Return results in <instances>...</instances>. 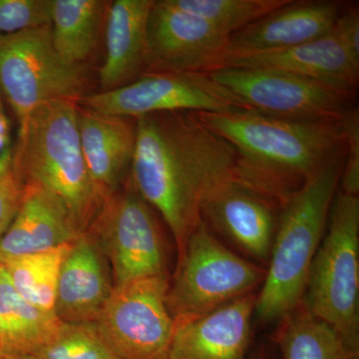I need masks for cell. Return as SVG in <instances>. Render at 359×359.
<instances>
[{"mask_svg": "<svg viewBox=\"0 0 359 359\" xmlns=\"http://www.w3.org/2000/svg\"><path fill=\"white\" fill-rule=\"evenodd\" d=\"M23 185L14 168L13 150L0 153V238L13 223L22 200Z\"/></svg>", "mask_w": 359, "mask_h": 359, "instance_id": "83f0119b", "label": "cell"}, {"mask_svg": "<svg viewBox=\"0 0 359 359\" xmlns=\"http://www.w3.org/2000/svg\"><path fill=\"white\" fill-rule=\"evenodd\" d=\"M62 321L33 306L13 289L0 264V346L7 359H23L50 341Z\"/></svg>", "mask_w": 359, "mask_h": 359, "instance_id": "44dd1931", "label": "cell"}, {"mask_svg": "<svg viewBox=\"0 0 359 359\" xmlns=\"http://www.w3.org/2000/svg\"><path fill=\"white\" fill-rule=\"evenodd\" d=\"M77 107L68 100L37 106L20 126L13 158L22 185L36 184L55 196L84 233L105 201L85 163Z\"/></svg>", "mask_w": 359, "mask_h": 359, "instance_id": "3957f363", "label": "cell"}, {"mask_svg": "<svg viewBox=\"0 0 359 359\" xmlns=\"http://www.w3.org/2000/svg\"><path fill=\"white\" fill-rule=\"evenodd\" d=\"M250 359H268L266 358V353H264V351L263 349H257V351L256 353L254 354V355L252 356V358H250Z\"/></svg>", "mask_w": 359, "mask_h": 359, "instance_id": "1f68e13d", "label": "cell"}, {"mask_svg": "<svg viewBox=\"0 0 359 359\" xmlns=\"http://www.w3.org/2000/svg\"><path fill=\"white\" fill-rule=\"evenodd\" d=\"M278 321L273 339L283 359H347L339 335L302 302Z\"/></svg>", "mask_w": 359, "mask_h": 359, "instance_id": "603a6c76", "label": "cell"}, {"mask_svg": "<svg viewBox=\"0 0 359 359\" xmlns=\"http://www.w3.org/2000/svg\"><path fill=\"white\" fill-rule=\"evenodd\" d=\"M195 113L235 149V181L280 209L346 146L340 121H292L250 110Z\"/></svg>", "mask_w": 359, "mask_h": 359, "instance_id": "7a4b0ae2", "label": "cell"}, {"mask_svg": "<svg viewBox=\"0 0 359 359\" xmlns=\"http://www.w3.org/2000/svg\"><path fill=\"white\" fill-rule=\"evenodd\" d=\"M103 114L138 118L166 112L231 113L248 110L210 74L144 73L126 86L86 94L78 102Z\"/></svg>", "mask_w": 359, "mask_h": 359, "instance_id": "8fae6325", "label": "cell"}, {"mask_svg": "<svg viewBox=\"0 0 359 359\" xmlns=\"http://www.w3.org/2000/svg\"><path fill=\"white\" fill-rule=\"evenodd\" d=\"M224 67L282 71L337 87L353 95L358 86L359 62L332 32L290 48L231 57Z\"/></svg>", "mask_w": 359, "mask_h": 359, "instance_id": "ac0fdd59", "label": "cell"}, {"mask_svg": "<svg viewBox=\"0 0 359 359\" xmlns=\"http://www.w3.org/2000/svg\"><path fill=\"white\" fill-rule=\"evenodd\" d=\"M71 245L11 257L0 264L22 299L44 311H54L59 273Z\"/></svg>", "mask_w": 359, "mask_h": 359, "instance_id": "cb8c5ba5", "label": "cell"}, {"mask_svg": "<svg viewBox=\"0 0 359 359\" xmlns=\"http://www.w3.org/2000/svg\"><path fill=\"white\" fill-rule=\"evenodd\" d=\"M85 88L82 67L66 62L54 48L51 25L0 34V89L20 126L40 104L79 102Z\"/></svg>", "mask_w": 359, "mask_h": 359, "instance_id": "52a82bcc", "label": "cell"}, {"mask_svg": "<svg viewBox=\"0 0 359 359\" xmlns=\"http://www.w3.org/2000/svg\"><path fill=\"white\" fill-rule=\"evenodd\" d=\"M113 290L107 259L82 233L71 245L61 266L54 313L63 323H95Z\"/></svg>", "mask_w": 359, "mask_h": 359, "instance_id": "e0dca14e", "label": "cell"}, {"mask_svg": "<svg viewBox=\"0 0 359 359\" xmlns=\"http://www.w3.org/2000/svg\"><path fill=\"white\" fill-rule=\"evenodd\" d=\"M229 39L207 21L176 8L169 0H154L148 18L144 73L211 74L226 65Z\"/></svg>", "mask_w": 359, "mask_h": 359, "instance_id": "7c38bea8", "label": "cell"}, {"mask_svg": "<svg viewBox=\"0 0 359 359\" xmlns=\"http://www.w3.org/2000/svg\"><path fill=\"white\" fill-rule=\"evenodd\" d=\"M109 6L102 0H53L52 42L63 60L80 67L88 60Z\"/></svg>", "mask_w": 359, "mask_h": 359, "instance_id": "7402d4cb", "label": "cell"}, {"mask_svg": "<svg viewBox=\"0 0 359 359\" xmlns=\"http://www.w3.org/2000/svg\"><path fill=\"white\" fill-rule=\"evenodd\" d=\"M0 359H6L4 353H2L1 346H0Z\"/></svg>", "mask_w": 359, "mask_h": 359, "instance_id": "d6a6232c", "label": "cell"}, {"mask_svg": "<svg viewBox=\"0 0 359 359\" xmlns=\"http://www.w3.org/2000/svg\"><path fill=\"white\" fill-rule=\"evenodd\" d=\"M344 158L346 146L280 209L266 278L257 294L255 313L259 320H278L304 299L339 190Z\"/></svg>", "mask_w": 359, "mask_h": 359, "instance_id": "277c9868", "label": "cell"}, {"mask_svg": "<svg viewBox=\"0 0 359 359\" xmlns=\"http://www.w3.org/2000/svg\"><path fill=\"white\" fill-rule=\"evenodd\" d=\"M302 302L359 359V197L335 194Z\"/></svg>", "mask_w": 359, "mask_h": 359, "instance_id": "5b68a950", "label": "cell"}, {"mask_svg": "<svg viewBox=\"0 0 359 359\" xmlns=\"http://www.w3.org/2000/svg\"><path fill=\"white\" fill-rule=\"evenodd\" d=\"M154 209L137 192L130 176L105 200L85 231L109 264L114 287L167 275V252Z\"/></svg>", "mask_w": 359, "mask_h": 359, "instance_id": "ba28073f", "label": "cell"}, {"mask_svg": "<svg viewBox=\"0 0 359 359\" xmlns=\"http://www.w3.org/2000/svg\"><path fill=\"white\" fill-rule=\"evenodd\" d=\"M280 212L273 202L233 180L205 201L201 217L217 237L266 268Z\"/></svg>", "mask_w": 359, "mask_h": 359, "instance_id": "4fadbf2b", "label": "cell"}, {"mask_svg": "<svg viewBox=\"0 0 359 359\" xmlns=\"http://www.w3.org/2000/svg\"><path fill=\"white\" fill-rule=\"evenodd\" d=\"M6 359H7V358H6Z\"/></svg>", "mask_w": 359, "mask_h": 359, "instance_id": "836d02e7", "label": "cell"}, {"mask_svg": "<svg viewBox=\"0 0 359 359\" xmlns=\"http://www.w3.org/2000/svg\"><path fill=\"white\" fill-rule=\"evenodd\" d=\"M210 75L248 110L292 121L339 122L355 96L282 71L224 67Z\"/></svg>", "mask_w": 359, "mask_h": 359, "instance_id": "30bf717a", "label": "cell"}, {"mask_svg": "<svg viewBox=\"0 0 359 359\" xmlns=\"http://www.w3.org/2000/svg\"><path fill=\"white\" fill-rule=\"evenodd\" d=\"M77 114L85 163L105 201L122 188L131 173L137 119L103 114L79 104Z\"/></svg>", "mask_w": 359, "mask_h": 359, "instance_id": "2e32d148", "label": "cell"}, {"mask_svg": "<svg viewBox=\"0 0 359 359\" xmlns=\"http://www.w3.org/2000/svg\"><path fill=\"white\" fill-rule=\"evenodd\" d=\"M266 275V268L226 247L202 221L178 256L167 308L175 323L196 320L255 294Z\"/></svg>", "mask_w": 359, "mask_h": 359, "instance_id": "8992f818", "label": "cell"}, {"mask_svg": "<svg viewBox=\"0 0 359 359\" xmlns=\"http://www.w3.org/2000/svg\"><path fill=\"white\" fill-rule=\"evenodd\" d=\"M23 359H118L99 334L95 323H63L55 337Z\"/></svg>", "mask_w": 359, "mask_h": 359, "instance_id": "484cf974", "label": "cell"}, {"mask_svg": "<svg viewBox=\"0 0 359 359\" xmlns=\"http://www.w3.org/2000/svg\"><path fill=\"white\" fill-rule=\"evenodd\" d=\"M154 0H116L106 18V57L101 92L126 86L145 69L147 23Z\"/></svg>", "mask_w": 359, "mask_h": 359, "instance_id": "ffe728a7", "label": "cell"}, {"mask_svg": "<svg viewBox=\"0 0 359 359\" xmlns=\"http://www.w3.org/2000/svg\"><path fill=\"white\" fill-rule=\"evenodd\" d=\"M290 0H169L184 13L193 14L231 36L287 4Z\"/></svg>", "mask_w": 359, "mask_h": 359, "instance_id": "d4e9b609", "label": "cell"}, {"mask_svg": "<svg viewBox=\"0 0 359 359\" xmlns=\"http://www.w3.org/2000/svg\"><path fill=\"white\" fill-rule=\"evenodd\" d=\"M9 132L11 128H9L8 119L2 105L1 89H0V153L8 148L7 144L9 141Z\"/></svg>", "mask_w": 359, "mask_h": 359, "instance_id": "4dcf8cb0", "label": "cell"}, {"mask_svg": "<svg viewBox=\"0 0 359 359\" xmlns=\"http://www.w3.org/2000/svg\"><path fill=\"white\" fill-rule=\"evenodd\" d=\"M256 301L257 294H250L202 318L175 323L169 359H250Z\"/></svg>", "mask_w": 359, "mask_h": 359, "instance_id": "9a60e30c", "label": "cell"}, {"mask_svg": "<svg viewBox=\"0 0 359 359\" xmlns=\"http://www.w3.org/2000/svg\"><path fill=\"white\" fill-rule=\"evenodd\" d=\"M346 140V158L339 190L346 195H359V112L353 107L340 120Z\"/></svg>", "mask_w": 359, "mask_h": 359, "instance_id": "f1b7e54d", "label": "cell"}, {"mask_svg": "<svg viewBox=\"0 0 359 359\" xmlns=\"http://www.w3.org/2000/svg\"><path fill=\"white\" fill-rule=\"evenodd\" d=\"M81 235L55 196L36 184H25L20 210L0 238V264L72 244Z\"/></svg>", "mask_w": 359, "mask_h": 359, "instance_id": "d6986e66", "label": "cell"}, {"mask_svg": "<svg viewBox=\"0 0 359 359\" xmlns=\"http://www.w3.org/2000/svg\"><path fill=\"white\" fill-rule=\"evenodd\" d=\"M237 154L195 112L138 118L130 179L167 224L178 256L202 222L205 201L235 180Z\"/></svg>", "mask_w": 359, "mask_h": 359, "instance_id": "6da1fadb", "label": "cell"}, {"mask_svg": "<svg viewBox=\"0 0 359 359\" xmlns=\"http://www.w3.org/2000/svg\"><path fill=\"white\" fill-rule=\"evenodd\" d=\"M53 0H0V34L51 25Z\"/></svg>", "mask_w": 359, "mask_h": 359, "instance_id": "4316f807", "label": "cell"}, {"mask_svg": "<svg viewBox=\"0 0 359 359\" xmlns=\"http://www.w3.org/2000/svg\"><path fill=\"white\" fill-rule=\"evenodd\" d=\"M332 32L359 62V13L355 6L344 7Z\"/></svg>", "mask_w": 359, "mask_h": 359, "instance_id": "f546056e", "label": "cell"}, {"mask_svg": "<svg viewBox=\"0 0 359 359\" xmlns=\"http://www.w3.org/2000/svg\"><path fill=\"white\" fill-rule=\"evenodd\" d=\"M346 6L325 0H290L285 6L231 34L228 60L236 56L282 50L320 39L332 32Z\"/></svg>", "mask_w": 359, "mask_h": 359, "instance_id": "5bb4252c", "label": "cell"}, {"mask_svg": "<svg viewBox=\"0 0 359 359\" xmlns=\"http://www.w3.org/2000/svg\"><path fill=\"white\" fill-rule=\"evenodd\" d=\"M167 275L114 287L95 321L118 359H169L175 321L167 308Z\"/></svg>", "mask_w": 359, "mask_h": 359, "instance_id": "9c48e42d", "label": "cell"}]
</instances>
